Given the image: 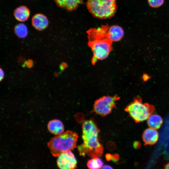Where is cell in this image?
I'll list each match as a JSON object with an SVG mask.
<instances>
[{
	"mask_svg": "<svg viewBox=\"0 0 169 169\" xmlns=\"http://www.w3.org/2000/svg\"><path fill=\"white\" fill-rule=\"evenodd\" d=\"M30 10L26 6H21L16 8L14 11L15 18L20 22H24L28 18Z\"/></svg>",
	"mask_w": 169,
	"mask_h": 169,
	"instance_id": "4fadbf2b",
	"label": "cell"
},
{
	"mask_svg": "<svg viewBox=\"0 0 169 169\" xmlns=\"http://www.w3.org/2000/svg\"><path fill=\"white\" fill-rule=\"evenodd\" d=\"M4 72L3 70L0 69V81H1L3 78L4 77Z\"/></svg>",
	"mask_w": 169,
	"mask_h": 169,
	"instance_id": "ffe728a7",
	"label": "cell"
},
{
	"mask_svg": "<svg viewBox=\"0 0 169 169\" xmlns=\"http://www.w3.org/2000/svg\"><path fill=\"white\" fill-rule=\"evenodd\" d=\"M101 169H113V168L109 165H105L103 166Z\"/></svg>",
	"mask_w": 169,
	"mask_h": 169,
	"instance_id": "44dd1931",
	"label": "cell"
},
{
	"mask_svg": "<svg viewBox=\"0 0 169 169\" xmlns=\"http://www.w3.org/2000/svg\"><path fill=\"white\" fill-rule=\"evenodd\" d=\"M164 0H148V3L152 7L157 8L161 6Z\"/></svg>",
	"mask_w": 169,
	"mask_h": 169,
	"instance_id": "e0dca14e",
	"label": "cell"
},
{
	"mask_svg": "<svg viewBox=\"0 0 169 169\" xmlns=\"http://www.w3.org/2000/svg\"><path fill=\"white\" fill-rule=\"evenodd\" d=\"M163 169H169V162L165 165Z\"/></svg>",
	"mask_w": 169,
	"mask_h": 169,
	"instance_id": "7402d4cb",
	"label": "cell"
},
{
	"mask_svg": "<svg viewBox=\"0 0 169 169\" xmlns=\"http://www.w3.org/2000/svg\"><path fill=\"white\" fill-rule=\"evenodd\" d=\"M158 136V133L156 129L150 128L146 129L142 136L144 145L154 144L157 141Z\"/></svg>",
	"mask_w": 169,
	"mask_h": 169,
	"instance_id": "9c48e42d",
	"label": "cell"
},
{
	"mask_svg": "<svg viewBox=\"0 0 169 169\" xmlns=\"http://www.w3.org/2000/svg\"><path fill=\"white\" fill-rule=\"evenodd\" d=\"M14 31L16 35L21 38L26 37L28 34L27 28L23 23H20L16 25L14 28Z\"/></svg>",
	"mask_w": 169,
	"mask_h": 169,
	"instance_id": "9a60e30c",
	"label": "cell"
},
{
	"mask_svg": "<svg viewBox=\"0 0 169 169\" xmlns=\"http://www.w3.org/2000/svg\"><path fill=\"white\" fill-rule=\"evenodd\" d=\"M152 76H150L146 73H144L142 76L141 79L143 82H145L149 80Z\"/></svg>",
	"mask_w": 169,
	"mask_h": 169,
	"instance_id": "ac0fdd59",
	"label": "cell"
},
{
	"mask_svg": "<svg viewBox=\"0 0 169 169\" xmlns=\"http://www.w3.org/2000/svg\"><path fill=\"white\" fill-rule=\"evenodd\" d=\"M78 138L77 133L68 131L52 138L48 143V146L52 155L58 156L62 152L75 148Z\"/></svg>",
	"mask_w": 169,
	"mask_h": 169,
	"instance_id": "7a4b0ae2",
	"label": "cell"
},
{
	"mask_svg": "<svg viewBox=\"0 0 169 169\" xmlns=\"http://www.w3.org/2000/svg\"><path fill=\"white\" fill-rule=\"evenodd\" d=\"M103 165V161L98 157L92 158L87 163V166L89 169H100Z\"/></svg>",
	"mask_w": 169,
	"mask_h": 169,
	"instance_id": "2e32d148",
	"label": "cell"
},
{
	"mask_svg": "<svg viewBox=\"0 0 169 169\" xmlns=\"http://www.w3.org/2000/svg\"><path fill=\"white\" fill-rule=\"evenodd\" d=\"M57 5L68 11L76 10L83 3V0H54Z\"/></svg>",
	"mask_w": 169,
	"mask_h": 169,
	"instance_id": "8fae6325",
	"label": "cell"
},
{
	"mask_svg": "<svg viewBox=\"0 0 169 169\" xmlns=\"http://www.w3.org/2000/svg\"><path fill=\"white\" fill-rule=\"evenodd\" d=\"M57 163L59 169H76L77 161L71 151L61 153L58 156Z\"/></svg>",
	"mask_w": 169,
	"mask_h": 169,
	"instance_id": "52a82bcc",
	"label": "cell"
},
{
	"mask_svg": "<svg viewBox=\"0 0 169 169\" xmlns=\"http://www.w3.org/2000/svg\"><path fill=\"white\" fill-rule=\"evenodd\" d=\"M154 106L148 103H143L139 96L134 98L133 101L125 109L136 123H140L146 120L155 111Z\"/></svg>",
	"mask_w": 169,
	"mask_h": 169,
	"instance_id": "277c9868",
	"label": "cell"
},
{
	"mask_svg": "<svg viewBox=\"0 0 169 169\" xmlns=\"http://www.w3.org/2000/svg\"><path fill=\"white\" fill-rule=\"evenodd\" d=\"M163 123L161 117L157 114H152L148 119L147 123L150 128L156 130L159 129Z\"/></svg>",
	"mask_w": 169,
	"mask_h": 169,
	"instance_id": "5bb4252c",
	"label": "cell"
},
{
	"mask_svg": "<svg viewBox=\"0 0 169 169\" xmlns=\"http://www.w3.org/2000/svg\"><path fill=\"white\" fill-rule=\"evenodd\" d=\"M86 6L94 17L101 19L111 18L117 9L116 0H88Z\"/></svg>",
	"mask_w": 169,
	"mask_h": 169,
	"instance_id": "3957f363",
	"label": "cell"
},
{
	"mask_svg": "<svg viewBox=\"0 0 169 169\" xmlns=\"http://www.w3.org/2000/svg\"><path fill=\"white\" fill-rule=\"evenodd\" d=\"M100 130L93 121H85L82 125L83 143L78 146L80 156L86 155L93 158L101 156L103 153V147L98 138Z\"/></svg>",
	"mask_w": 169,
	"mask_h": 169,
	"instance_id": "6da1fadb",
	"label": "cell"
},
{
	"mask_svg": "<svg viewBox=\"0 0 169 169\" xmlns=\"http://www.w3.org/2000/svg\"><path fill=\"white\" fill-rule=\"evenodd\" d=\"M120 99L117 95L103 96L96 100L94 105L93 110L96 114L102 116L111 112L116 107V102Z\"/></svg>",
	"mask_w": 169,
	"mask_h": 169,
	"instance_id": "8992f818",
	"label": "cell"
},
{
	"mask_svg": "<svg viewBox=\"0 0 169 169\" xmlns=\"http://www.w3.org/2000/svg\"><path fill=\"white\" fill-rule=\"evenodd\" d=\"M124 35V31L122 28L117 25L109 26L107 33V37L112 42L120 40Z\"/></svg>",
	"mask_w": 169,
	"mask_h": 169,
	"instance_id": "ba28073f",
	"label": "cell"
},
{
	"mask_svg": "<svg viewBox=\"0 0 169 169\" xmlns=\"http://www.w3.org/2000/svg\"><path fill=\"white\" fill-rule=\"evenodd\" d=\"M88 45L93 54L92 63L95 59L103 60L106 59L112 50V42L106 38H97L89 39Z\"/></svg>",
	"mask_w": 169,
	"mask_h": 169,
	"instance_id": "5b68a950",
	"label": "cell"
},
{
	"mask_svg": "<svg viewBox=\"0 0 169 169\" xmlns=\"http://www.w3.org/2000/svg\"><path fill=\"white\" fill-rule=\"evenodd\" d=\"M32 24L36 29L41 31L46 28L49 24V21L46 16L42 13L34 15L32 18Z\"/></svg>",
	"mask_w": 169,
	"mask_h": 169,
	"instance_id": "30bf717a",
	"label": "cell"
},
{
	"mask_svg": "<svg viewBox=\"0 0 169 169\" xmlns=\"http://www.w3.org/2000/svg\"><path fill=\"white\" fill-rule=\"evenodd\" d=\"M48 128L51 133L56 135H59L64 132V127L62 122L57 119L49 121L48 124Z\"/></svg>",
	"mask_w": 169,
	"mask_h": 169,
	"instance_id": "7c38bea8",
	"label": "cell"
},
{
	"mask_svg": "<svg viewBox=\"0 0 169 169\" xmlns=\"http://www.w3.org/2000/svg\"><path fill=\"white\" fill-rule=\"evenodd\" d=\"M33 61L31 60H28L25 62L26 65L28 68H31L33 65Z\"/></svg>",
	"mask_w": 169,
	"mask_h": 169,
	"instance_id": "d6986e66",
	"label": "cell"
}]
</instances>
